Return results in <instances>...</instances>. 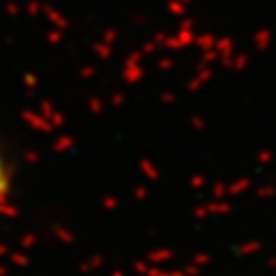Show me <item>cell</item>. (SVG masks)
<instances>
[{
    "mask_svg": "<svg viewBox=\"0 0 276 276\" xmlns=\"http://www.w3.org/2000/svg\"><path fill=\"white\" fill-rule=\"evenodd\" d=\"M11 192V172H9V164L5 162V156L0 152V205L7 201Z\"/></svg>",
    "mask_w": 276,
    "mask_h": 276,
    "instance_id": "1",
    "label": "cell"
}]
</instances>
